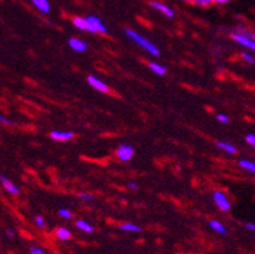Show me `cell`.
Segmentation results:
<instances>
[{
  "label": "cell",
  "instance_id": "603a6c76",
  "mask_svg": "<svg viewBox=\"0 0 255 254\" xmlns=\"http://www.w3.org/2000/svg\"><path fill=\"white\" fill-rule=\"evenodd\" d=\"M245 140H247V143L249 144V145L252 146H255V135H247V137H245Z\"/></svg>",
  "mask_w": 255,
  "mask_h": 254
},
{
  "label": "cell",
  "instance_id": "2e32d148",
  "mask_svg": "<svg viewBox=\"0 0 255 254\" xmlns=\"http://www.w3.org/2000/svg\"><path fill=\"white\" fill-rule=\"evenodd\" d=\"M239 165H240L243 169H245V171L252 172V173L255 174V163L254 162H250V160H247V159H241L240 162H239Z\"/></svg>",
  "mask_w": 255,
  "mask_h": 254
},
{
  "label": "cell",
  "instance_id": "f546056e",
  "mask_svg": "<svg viewBox=\"0 0 255 254\" xmlns=\"http://www.w3.org/2000/svg\"><path fill=\"white\" fill-rule=\"evenodd\" d=\"M128 187L131 188V190H137V188H138V186L136 185L135 182H129V183H128Z\"/></svg>",
  "mask_w": 255,
  "mask_h": 254
},
{
  "label": "cell",
  "instance_id": "ac0fdd59",
  "mask_svg": "<svg viewBox=\"0 0 255 254\" xmlns=\"http://www.w3.org/2000/svg\"><path fill=\"white\" fill-rule=\"evenodd\" d=\"M75 225H76V228H78V229L83 230V232H85V233H92L93 230H94V228H93L89 223H87L85 220L76 221Z\"/></svg>",
  "mask_w": 255,
  "mask_h": 254
},
{
  "label": "cell",
  "instance_id": "30bf717a",
  "mask_svg": "<svg viewBox=\"0 0 255 254\" xmlns=\"http://www.w3.org/2000/svg\"><path fill=\"white\" fill-rule=\"evenodd\" d=\"M0 181H1L4 188H5L9 193H11V195H14V196L19 195V188H18V186H15L11 181H9L5 176H1Z\"/></svg>",
  "mask_w": 255,
  "mask_h": 254
},
{
  "label": "cell",
  "instance_id": "7a4b0ae2",
  "mask_svg": "<svg viewBox=\"0 0 255 254\" xmlns=\"http://www.w3.org/2000/svg\"><path fill=\"white\" fill-rule=\"evenodd\" d=\"M231 37H233V39L236 42V43L244 46V47L249 48V50L254 51L255 52V39H252L249 38V37L244 36V34L240 33L239 31L233 32V33H231Z\"/></svg>",
  "mask_w": 255,
  "mask_h": 254
},
{
  "label": "cell",
  "instance_id": "f1b7e54d",
  "mask_svg": "<svg viewBox=\"0 0 255 254\" xmlns=\"http://www.w3.org/2000/svg\"><path fill=\"white\" fill-rule=\"evenodd\" d=\"M0 121H1V122L4 123V125H11V122L9 120H6L5 117H4V116H0Z\"/></svg>",
  "mask_w": 255,
  "mask_h": 254
},
{
  "label": "cell",
  "instance_id": "8fae6325",
  "mask_svg": "<svg viewBox=\"0 0 255 254\" xmlns=\"http://www.w3.org/2000/svg\"><path fill=\"white\" fill-rule=\"evenodd\" d=\"M32 4L38 11L43 14H48L51 11V5L48 0H32Z\"/></svg>",
  "mask_w": 255,
  "mask_h": 254
},
{
  "label": "cell",
  "instance_id": "cb8c5ba5",
  "mask_svg": "<svg viewBox=\"0 0 255 254\" xmlns=\"http://www.w3.org/2000/svg\"><path fill=\"white\" fill-rule=\"evenodd\" d=\"M36 224L39 228H45L46 227V221L43 220V218L41 216H36Z\"/></svg>",
  "mask_w": 255,
  "mask_h": 254
},
{
  "label": "cell",
  "instance_id": "4fadbf2b",
  "mask_svg": "<svg viewBox=\"0 0 255 254\" xmlns=\"http://www.w3.org/2000/svg\"><path fill=\"white\" fill-rule=\"evenodd\" d=\"M216 145H217V148H220L221 150L226 151V153L236 154V148L234 145H231L230 143H225V141H217Z\"/></svg>",
  "mask_w": 255,
  "mask_h": 254
},
{
  "label": "cell",
  "instance_id": "4316f807",
  "mask_svg": "<svg viewBox=\"0 0 255 254\" xmlns=\"http://www.w3.org/2000/svg\"><path fill=\"white\" fill-rule=\"evenodd\" d=\"M79 197L83 200H92L93 199V196L88 195V193H79Z\"/></svg>",
  "mask_w": 255,
  "mask_h": 254
},
{
  "label": "cell",
  "instance_id": "7c38bea8",
  "mask_svg": "<svg viewBox=\"0 0 255 254\" xmlns=\"http://www.w3.org/2000/svg\"><path fill=\"white\" fill-rule=\"evenodd\" d=\"M50 136L53 140H57V141H66V140H70L74 136V132L71 131H51Z\"/></svg>",
  "mask_w": 255,
  "mask_h": 254
},
{
  "label": "cell",
  "instance_id": "9a60e30c",
  "mask_svg": "<svg viewBox=\"0 0 255 254\" xmlns=\"http://www.w3.org/2000/svg\"><path fill=\"white\" fill-rule=\"evenodd\" d=\"M210 227H211V229H213L215 232L220 233V234H226V233H227L226 228H225L224 225H222V224L220 223V221H217V220H211L210 221Z\"/></svg>",
  "mask_w": 255,
  "mask_h": 254
},
{
  "label": "cell",
  "instance_id": "3957f363",
  "mask_svg": "<svg viewBox=\"0 0 255 254\" xmlns=\"http://www.w3.org/2000/svg\"><path fill=\"white\" fill-rule=\"evenodd\" d=\"M212 199L215 201V204L217 205L220 210L222 211H227V210L230 209V202L227 200V197L225 196V193H222L221 191H216V192H213Z\"/></svg>",
  "mask_w": 255,
  "mask_h": 254
},
{
  "label": "cell",
  "instance_id": "4dcf8cb0",
  "mask_svg": "<svg viewBox=\"0 0 255 254\" xmlns=\"http://www.w3.org/2000/svg\"><path fill=\"white\" fill-rule=\"evenodd\" d=\"M6 235H8L9 238H14L15 237V233L13 232V230H6Z\"/></svg>",
  "mask_w": 255,
  "mask_h": 254
},
{
  "label": "cell",
  "instance_id": "7402d4cb",
  "mask_svg": "<svg viewBox=\"0 0 255 254\" xmlns=\"http://www.w3.org/2000/svg\"><path fill=\"white\" fill-rule=\"evenodd\" d=\"M59 215L61 216V218H64V219H70L71 218V213H70V211H69L68 209H61V210H60Z\"/></svg>",
  "mask_w": 255,
  "mask_h": 254
},
{
  "label": "cell",
  "instance_id": "8992f818",
  "mask_svg": "<svg viewBox=\"0 0 255 254\" xmlns=\"http://www.w3.org/2000/svg\"><path fill=\"white\" fill-rule=\"evenodd\" d=\"M89 24L92 25V28L94 29V33H102V34H107V28L106 25L102 23V20L99 18L94 17V15H89L87 18Z\"/></svg>",
  "mask_w": 255,
  "mask_h": 254
},
{
  "label": "cell",
  "instance_id": "5bb4252c",
  "mask_svg": "<svg viewBox=\"0 0 255 254\" xmlns=\"http://www.w3.org/2000/svg\"><path fill=\"white\" fill-rule=\"evenodd\" d=\"M149 67L152 70V71H154L155 74H157V75H160V76H164L166 74L165 66H163V65H160V64H156V62H150Z\"/></svg>",
  "mask_w": 255,
  "mask_h": 254
},
{
  "label": "cell",
  "instance_id": "277c9868",
  "mask_svg": "<svg viewBox=\"0 0 255 254\" xmlns=\"http://www.w3.org/2000/svg\"><path fill=\"white\" fill-rule=\"evenodd\" d=\"M135 154V150L131 145H121L120 148L117 149V157L121 162H129Z\"/></svg>",
  "mask_w": 255,
  "mask_h": 254
},
{
  "label": "cell",
  "instance_id": "9c48e42d",
  "mask_svg": "<svg viewBox=\"0 0 255 254\" xmlns=\"http://www.w3.org/2000/svg\"><path fill=\"white\" fill-rule=\"evenodd\" d=\"M69 46L71 47V50L76 51V52H85L87 51V43L79 38L69 39Z\"/></svg>",
  "mask_w": 255,
  "mask_h": 254
},
{
  "label": "cell",
  "instance_id": "d4e9b609",
  "mask_svg": "<svg viewBox=\"0 0 255 254\" xmlns=\"http://www.w3.org/2000/svg\"><path fill=\"white\" fill-rule=\"evenodd\" d=\"M31 254H46L42 249L39 247H32L31 248Z\"/></svg>",
  "mask_w": 255,
  "mask_h": 254
},
{
  "label": "cell",
  "instance_id": "83f0119b",
  "mask_svg": "<svg viewBox=\"0 0 255 254\" xmlns=\"http://www.w3.org/2000/svg\"><path fill=\"white\" fill-rule=\"evenodd\" d=\"M245 228L249 230H254L255 232V223H247L245 224Z\"/></svg>",
  "mask_w": 255,
  "mask_h": 254
},
{
  "label": "cell",
  "instance_id": "5b68a950",
  "mask_svg": "<svg viewBox=\"0 0 255 254\" xmlns=\"http://www.w3.org/2000/svg\"><path fill=\"white\" fill-rule=\"evenodd\" d=\"M88 83H89L90 87H93L96 90H98V92L101 93H106V94H108L110 93V88H108V85H107L106 83H103L102 80H99L98 78H96L94 75H89L88 76Z\"/></svg>",
  "mask_w": 255,
  "mask_h": 254
},
{
  "label": "cell",
  "instance_id": "e0dca14e",
  "mask_svg": "<svg viewBox=\"0 0 255 254\" xmlns=\"http://www.w3.org/2000/svg\"><path fill=\"white\" fill-rule=\"evenodd\" d=\"M120 229L125 230V232H135V233H140L141 228L138 227V225H136V224H132V223H125L122 224L120 227Z\"/></svg>",
  "mask_w": 255,
  "mask_h": 254
},
{
  "label": "cell",
  "instance_id": "ffe728a7",
  "mask_svg": "<svg viewBox=\"0 0 255 254\" xmlns=\"http://www.w3.org/2000/svg\"><path fill=\"white\" fill-rule=\"evenodd\" d=\"M56 235L60 239H62V241H66V239H70L71 238V233L66 228H59L56 230Z\"/></svg>",
  "mask_w": 255,
  "mask_h": 254
},
{
  "label": "cell",
  "instance_id": "52a82bcc",
  "mask_svg": "<svg viewBox=\"0 0 255 254\" xmlns=\"http://www.w3.org/2000/svg\"><path fill=\"white\" fill-rule=\"evenodd\" d=\"M150 5H151L155 10L160 11V13H163L164 15L168 18H174V15H175V13H174V10L170 8V6L165 5V4H163V3H160V1H151V3H150Z\"/></svg>",
  "mask_w": 255,
  "mask_h": 254
},
{
  "label": "cell",
  "instance_id": "44dd1931",
  "mask_svg": "<svg viewBox=\"0 0 255 254\" xmlns=\"http://www.w3.org/2000/svg\"><path fill=\"white\" fill-rule=\"evenodd\" d=\"M241 59L244 60L245 62H248V64H255V59L253 57L252 55H249V53L244 52V53H241Z\"/></svg>",
  "mask_w": 255,
  "mask_h": 254
},
{
  "label": "cell",
  "instance_id": "d6986e66",
  "mask_svg": "<svg viewBox=\"0 0 255 254\" xmlns=\"http://www.w3.org/2000/svg\"><path fill=\"white\" fill-rule=\"evenodd\" d=\"M184 1L197 6H210L215 3V0H184Z\"/></svg>",
  "mask_w": 255,
  "mask_h": 254
},
{
  "label": "cell",
  "instance_id": "1f68e13d",
  "mask_svg": "<svg viewBox=\"0 0 255 254\" xmlns=\"http://www.w3.org/2000/svg\"><path fill=\"white\" fill-rule=\"evenodd\" d=\"M231 0H215V3L216 4H225V3H229Z\"/></svg>",
  "mask_w": 255,
  "mask_h": 254
},
{
  "label": "cell",
  "instance_id": "ba28073f",
  "mask_svg": "<svg viewBox=\"0 0 255 254\" xmlns=\"http://www.w3.org/2000/svg\"><path fill=\"white\" fill-rule=\"evenodd\" d=\"M73 24L75 25L78 29H80V31H87V32H90V33H94V29H93L92 25L89 24L87 18L75 17L73 19Z\"/></svg>",
  "mask_w": 255,
  "mask_h": 254
},
{
  "label": "cell",
  "instance_id": "484cf974",
  "mask_svg": "<svg viewBox=\"0 0 255 254\" xmlns=\"http://www.w3.org/2000/svg\"><path fill=\"white\" fill-rule=\"evenodd\" d=\"M217 120H219L220 122H222V123L229 122V117H227V116H225V115H217Z\"/></svg>",
  "mask_w": 255,
  "mask_h": 254
},
{
  "label": "cell",
  "instance_id": "6da1fadb",
  "mask_svg": "<svg viewBox=\"0 0 255 254\" xmlns=\"http://www.w3.org/2000/svg\"><path fill=\"white\" fill-rule=\"evenodd\" d=\"M125 33H126V36H128L132 41H135L138 46H141L143 50L147 51L150 55L159 56V53H160L159 48H157L156 46L152 43V42H150L149 39H146L142 34L137 33V32H135V31H132V29H126V31H125Z\"/></svg>",
  "mask_w": 255,
  "mask_h": 254
}]
</instances>
